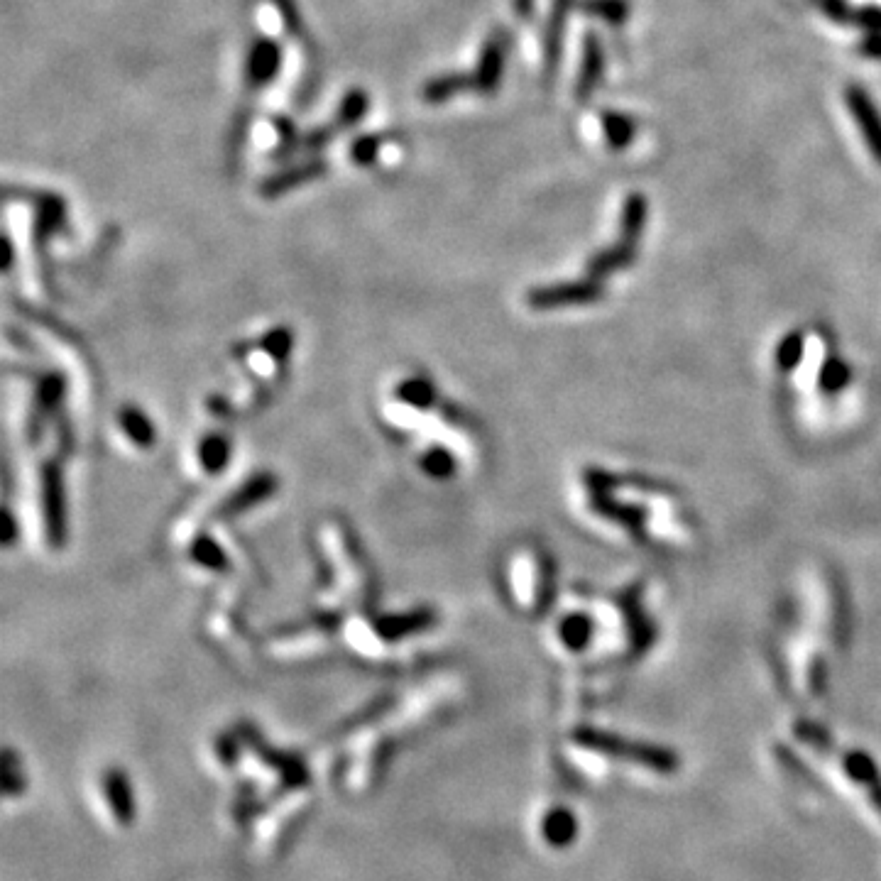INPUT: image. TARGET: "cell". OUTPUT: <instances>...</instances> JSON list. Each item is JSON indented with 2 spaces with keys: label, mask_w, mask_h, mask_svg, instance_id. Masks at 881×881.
<instances>
[{
  "label": "cell",
  "mask_w": 881,
  "mask_h": 881,
  "mask_svg": "<svg viewBox=\"0 0 881 881\" xmlns=\"http://www.w3.org/2000/svg\"><path fill=\"white\" fill-rule=\"evenodd\" d=\"M272 128H275L279 135V145L277 150L272 152V160H284V157L292 155V152L302 150L304 135L299 133L292 118L282 116V113H279V116H272Z\"/></svg>",
  "instance_id": "obj_11"
},
{
  "label": "cell",
  "mask_w": 881,
  "mask_h": 881,
  "mask_svg": "<svg viewBox=\"0 0 881 881\" xmlns=\"http://www.w3.org/2000/svg\"><path fill=\"white\" fill-rule=\"evenodd\" d=\"M5 796H20L25 791V776L20 764L13 759V752H5V774H3Z\"/></svg>",
  "instance_id": "obj_16"
},
{
  "label": "cell",
  "mask_w": 881,
  "mask_h": 881,
  "mask_svg": "<svg viewBox=\"0 0 881 881\" xmlns=\"http://www.w3.org/2000/svg\"><path fill=\"white\" fill-rule=\"evenodd\" d=\"M272 5H275V8H277L279 18H282V23H284V27H287L289 35H292V37H304L306 35L304 18H302V13H299V8H297V3H294V0H272Z\"/></svg>",
  "instance_id": "obj_15"
},
{
  "label": "cell",
  "mask_w": 881,
  "mask_h": 881,
  "mask_svg": "<svg viewBox=\"0 0 881 881\" xmlns=\"http://www.w3.org/2000/svg\"><path fill=\"white\" fill-rule=\"evenodd\" d=\"M248 130H250V111L248 108H243V111H238V116H235L231 135H228V160L231 162L240 160V155H243V147L245 142H248Z\"/></svg>",
  "instance_id": "obj_14"
},
{
  "label": "cell",
  "mask_w": 881,
  "mask_h": 881,
  "mask_svg": "<svg viewBox=\"0 0 881 881\" xmlns=\"http://www.w3.org/2000/svg\"><path fill=\"white\" fill-rule=\"evenodd\" d=\"M282 59L284 49L277 40H272V37H257L248 49V57H245V91L260 93L262 89H267L277 79L279 69H282Z\"/></svg>",
  "instance_id": "obj_2"
},
{
  "label": "cell",
  "mask_w": 881,
  "mask_h": 881,
  "mask_svg": "<svg viewBox=\"0 0 881 881\" xmlns=\"http://www.w3.org/2000/svg\"><path fill=\"white\" fill-rule=\"evenodd\" d=\"M216 749H218V757H221V762L226 764L228 769L238 762V740H235V737H221Z\"/></svg>",
  "instance_id": "obj_18"
},
{
  "label": "cell",
  "mask_w": 881,
  "mask_h": 881,
  "mask_svg": "<svg viewBox=\"0 0 881 881\" xmlns=\"http://www.w3.org/2000/svg\"><path fill=\"white\" fill-rule=\"evenodd\" d=\"M845 771L859 786L867 789L869 801L881 813V774L877 769V762L867 752H850L845 757Z\"/></svg>",
  "instance_id": "obj_8"
},
{
  "label": "cell",
  "mask_w": 881,
  "mask_h": 881,
  "mask_svg": "<svg viewBox=\"0 0 881 881\" xmlns=\"http://www.w3.org/2000/svg\"><path fill=\"white\" fill-rule=\"evenodd\" d=\"M576 742L580 747L593 749V752L637 762L639 766H647L651 771H659V774H673V771L678 769L676 754H673L671 749L654 747V744L629 742L617 735H607V732H598V730H578Z\"/></svg>",
  "instance_id": "obj_1"
},
{
  "label": "cell",
  "mask_w": 881,
  "mask_h": 881,
  "mask_svg": "<svg viewBox=\"0 0 881 881\" xmlns=\"http://www.w3.org/2000/svg\"><path fill=\"white\" fill-rule=\"evenodd\" d=\"M370 111V96L365 89H350L343 93L341 103L336 108V116H333V128L338 133H346V130H353L355 125L360 123Z\"/></svg>",
  "instance_id": "obj_9"
},
{
  "label": "cell",
  "mask_w": 881,
  "mask_h": 881,
  "mask_svg": "<svg viewBox=\"0 0 881 881\" xmlns=\"http://www.w3.org/2000/svg\"><path fill=\"white\" fill-rule=\"evenodd\" d=\"M103 796H106L108 808H111L113 818H116L118 825L123 828H130L135 823V796H133V786H130L128 774H125L120 766H111V769L103 771Z\"/></svg>",
  "instance_id": "obj_5"
},
{
  "label": "cell",
  "mask_w": 881,
  "mask_h": 881,
  "mask_svg": "<svg viewBox=\"0 0 881 881\" xmlns=\"http://www.w3.org/2000/svg\"><path fill=\"white\" fill-rule=\"evenodd\" d=\"M326 174H328V162L321 160V157H311V160L292 164V167L282 169V172L270 174V177L260 184V196H265V199H279V196L297 189V186L316 182V179H324Z\"/></svg>",
  "instance_id": "obj_4"
},
{
  "label": "cell",
  "mask_w": 881,
  "mask_h": 881,
  "mask_svg": "<svg viewBox=\"0 0 881 881\" xmlns=\"http://www.w3.org/2000/svg\"><path fill=\"white\" fill-rule=\"evenodd\" d=\"M387 140H390V135L387 133L360 135V138H355L353 142H350V150H348L350 162L358 164V167H370V164L377 162L382 145H385Z\"/></svg>",
  "instance_id": "obj_12"
},
{
  "label": "cell",
  "mask_w": 881,
  "mask_h": 881,
  "mask_svg": "<svg viewBox=\"0 0 881 881\" xmlns=\"http://www.w3.org/2000/svg\"><path fill=\"white\" fill-rule=\"evenodd\" d=\"M507 45H510V35H507L505 30H495L490 37H487L483 49H480L478 64H475L473 71L475 91L492 93L497 86H500L502 71H505Z\"/></svg>",
  "instance_id": "obj_3"
},
{
  "label": "cell",
  "mask_w": 881,
  "mask_h": 881,
  "mask_svg": "<svg viewBox=\"0 0 881 881\" xmlns=\"http://www.w3.org/2000/svg\"><path fill=\"white\" fill-rule=\"evenodd\" d=\"M541 837L549 847L554 850H566V847L573 845V840L578 837V820L573 811L568 808L556 806L551 811L544 813L541 818Z\"/></svg>",
  "instance_id": "obj_6"
},
{
  "label": "cell",
  "mask_w": 881,
  "mask_h": 881,
  "mask_svg": "<svg viewBox=\"0 0 881 881\" xmlns=\"http://www.w3.org/2000/svg\"><path fill=\"white\" fill-rule=\"evenodd\" d=\"M470 89L475 91L473 74L453 71V74H441L426 81L424 89H421V98H424V103H429V106H441V103L456 98L458 93H465Z\"/></svg>",
  "instance_id": "obj_7"
},
{
  "label": "cell",
  "mask_w": 881,
  "mask_h": 881,
  "mask_svg": "<svg viewBox=\"0 0 881 881\" xmlns=\"http://www.w3.org/2000/svg\"><path fill=\"white\" fill-rule=\"evenodd\" d=\"M566 0H556L554 5V18L549 23V32H546V67H554L558 59V49H561V30H563V18H566Z\"/></svg>",
  "instance_id": "obj_13"
},
{
  "label": "cell",
  "mask_w": 881,
  "mask_h": 881,
  "mask_svg": "<svg viewBox=\"0 0 881 881\" xmlns=\"http://www.w3.org/2000/svg\"><path fill=\"white\" fill-rule=\"evenodd\" d=\"M338 135H341V133H338V130L333 128V123L319 125V128H314V130H309V133H304L302 150H306V152H321L326 145H331V142L336 140Z\"/></svg>",
  "instance_id": "obj_17"
},
{
  "label": "cell",
  "mask_w": 881,
  "mask_h": 881,
  "mask_svg": "<svg viewBox=\"0 0 881 881\" xmlns=\"http://www.w3.org/2000/svg\"><path fill=\"white\" fill-rule=\"evenodd\" d=\"M850 106H852V111H855L859 123H862L864 130H867V135H869L867 140H869V145H872L874 155H877V160H881V125H879L877 116H874L872 106H869L867 96L855 91L850 98Z\"/></svg>",
  "instance_id": "obj_10"
}]
</instances>
